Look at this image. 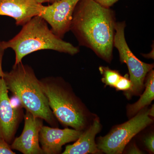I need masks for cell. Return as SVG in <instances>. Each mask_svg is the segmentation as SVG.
Masks as SVG:
<instances>
[{
	"label": "cell",
	"instance_id": "1",
	"mask_svg": "<svg viewBox=\"0 0 154 154\" xmlns=\"http://www.w3.org/2000/svg\"><path fill=\"white\" fill-rule=\"evenodd\" d=\"M115 12L95 0H79L73 14L70 30L79 44L92 50L107 62L113 59Z\"/></svg>",
	"mask_w": 154,
	"mask_h": 154
},
{
	"label": "cell",
	"instance_id": "2",
	"mask_svg": "<svg viewBox=\"0 0 154 154\" xmlns=\"http://www.w3.org/2000/svg\"><path fill=\"white\" fill-rule=\"evenodd\" d=\"M2 78L7 89L19 100L21 107L52 127L58 126L57 119L31 67L22 62L14 65L11 71L4 72Z\"/></svg>",
	"mask_w": 154,
	"mask_h": 154
},
{
	"label": "cell",
	"instance_id": "3",
	"mask_svg": "<svg viewBox=\"0 0 154 154\" xmlns=\"http://www.w3.org/2000/svg\"><path fill=\"white\" fill-rule=\"evenodd\" d=\"M48 24L42 17L36 16L22 26L14 38L2 41L5 49L11 48L15 52L14 65L22 62V59L28 54L42 50H51L71 55L79 52V48L55 35Z\"/></svg>",
	"mask_w": 154,
	"mask_h": 154
},
{
	"label": "cell",
	"instance_id": "4",
	"mask_svg": "<svg viewBox=\"0 0 154 154\" xmlns=\"http://www.w3.org/2000/svg\"><path fill=\"white\" fill-rule=\"evenodd\" d=\"M39 82L57 120L63 126L83 131L87 127L88 113L70 85L59 77H45Z\"/></svg>",
	"mask_w": 154,
	"mask_h": 154
},
{
	"label": "cell",
	"instance_id": "5",
	"mask_svg": "<svg viewBox=\"0 0 154 154\" xmlns=\"http://www.w3.org/2000/svg\"><path fill=\"white\" fill-rule=\"evenodd\" d=\"M125 27L126 24L124 21L116 23L113 47L118 51L122 63L126 64L128 68L129 79L132 86L129 91L125 92V95L129 99L132 96L140 94L143 90L146 75L153 68L154 64L142 62L134 54L125 39Z\"/></svg>",
	"mask_w": 154,
	"mask_h": 154
},
{
	"label": "cell",
	"instance_id": "6",
	"mask_svg": "<svg viewBox=\"0 0 154 154\" xmlns=\"http://www.w3.org/2000/svg\"><path fill=\"white\" fill-rule=\"evenodd\" d=\"M149 109L143 108L129 121L113 128L108 134L99 137L98 149L107 154H120L134 136L151 124Z\"/></svg>",
	"mask_w": 154,
	"mask_h": 154
},
{
	"label": "cell",
	"instance_id": "7",
	"mask_svg": "<svg viewBox=\"0 0 154 154\" xmlns=\"http://www.w3.org/2000/svg\"><path fill=\"white\" fill-rule=\"evenodd\" d=\"M22 108L12 104L5 81L0 78V138L9 144L14 141L19 124L24 118Z\"/></svg>",
	"mask_w": 154,
	"mask_h": 154
},
{
	"label": "cell",
	"instance_id": "8",
	"mask_svg": "<svg viewBox=\"0 0 154 154\" xmlns=\"http://www.w3.org/2000/svg\"><path fill=\"white\" fill-rule=\"evenodd\" d=\"M79 0H60L44 6L40 17L49 24L55 35L63 38L70 30L74 11Z\"/></svg>",
	"mask_w": 154,
	"mask_h": 154
},
{
	"label": "cell",
	"instance_id": "9",
	"mask_svg": "<svg viewBox=\"0 0 154 154\" xmlns=\"http://www.w3.org/2000/svg\"><path fill=\"white\" fill-rule=\"evenodd\" d=\"M24 118L22 134L14 139L10 145L11 148L24 154H44L39 144V131L43 125V119L27 111Z\"/></svg>",
	"mask_w": 154,
	"mask_h": 154
},
{
	"label": "cell",
	"instance_id": "10",
	"mask_svg": "<svg viewBox=\"0 0 154 154\" xmlns=\"http://www.w3.org/2000/svg\"><path fill=\"white\" fill-rule=\"evenodd\" d=\"M82 132L75 129H60L43 125L39 131V143L44 154H60L63 146L76 141Z\"/></svg>",
	"mask_w": 154,
	"mask_h": 154
},
{
	"label": "cell",
	"instance_id": "11",
	"mask_svg": "<svg viewBox=\"0 0 154 154\" xmlns=\"http://www.w3.org/2000/svg\"><path fill=\"white\" fill-rule=\"evenodd\" d=\"M44 5L37 0H0V16L13 18L17 26H23L33 17L40 16Z\"/></svg>",
	"mask_w": 154,
	"mask_h": 154
},
{
	"label": "cell",
	"instance_id": "12",
	"mask_svg": "<svg viewBox=\"0 0 154 154\" xmlns=\"http://www.w3.org/2000/svg\"><path fill=\"white\" fill-rule=\"evenodd\" d=\"M101 125L98 118L94 119L92 125L83 131L76 141L66 147L63 154H98L101 152L95 142L96 134L101 130Z\"/></svg>",
	"mask_w": 154,
	"mask_h": 154
},
{
	"label": "cell",
	"instance_id": "13",
	"mask_svg": "<svg viewBox=\"0 0 154 154\" xmlns=\"http://www.w3.org/2000/svg\"><path fill=\"white\" fill-rule=\"evenodd\" d=\"M146 89L138 101L127 107V115L129 117L136 115L147 105H150L154 99V71L152 69L147 74L145 79Z\"/></svg>",
	"mask_w": 154,
	"mask_h": 154
},
{
	"label": "cell",
	"instance_id": "14",
	"mask_svg": "<svg viewBox=\"0 0 154 154\" xmlns=\"http://www.w3.org/2000/svg\"><path fill=\"white\" fill-rule=\"evenodd\" d=\"M99 70L102 76V82L106 85L114 88L122 76L118 71L111 69L108 67L101 66Z\"/></svg>",
	"mask_w": 154,
	"mask_h": 154
},
{
	"label": "cell",
	"instance_id": "15",
	"mask_svg": "<svg viewBox=\"0 0 154 154\" xmlns=\"http://www.w3.org/2000/svg\"><path fill=\"white\" fill-rule=\"evenodd\" d=\"M132 83L127 74L124 76H122L118 82L116 83L115 88L117 91H124L125 92L129 91L132 87Z\"/></svg>",
	"mask_w": 154,
	"mask_h": 154
},
{
	"label": "cell",
	"instance_id": "16",
	"mask_svg": "<svg viewBox=\"0 0 154 154\" xmlns=\"http://www.w3.org/2000/svg\"><path fill=\"white\" fill-rule=\"evenodd\" d=\"M11 146L5 140L0 138V154H15Z\"/></svg>",
	"mask_w": 154,
	"mask_h": 154
},
{
	"label": "cell",
	"instance_id": "17",
	"mask_svg": "<svg viewBox=\"0 0 154 154\" xmlns=\"http://www.w3.org/2000/svg\"><path fill=\"white\" fill-rule=\"evenodd\" d=\"M144 143L146 148L151 152L154 153V136L151 134L145 139Z\"/></svg>",
	"mask_w": 154,
	"mask_h": 154
},
{
	"label": "cell",
	"instance_id": "18",
	"mask_svg": "<svg viewBox=\"0 0 154 154\" xmlns=\"http://www.w3.org/2000/svg\"><path fill=\"white\" fill-rule=\"evenodd\" d=\"M95 1L104 7L110 8L119 0H95Z\"/></svg>",
	"mask_w": 154,
	"mask_h": 154
},
{
	"label": "cell",
	"instance_id": "19",
	"mask_svg": "<svg viewBox=\"0 0 154 154\" xmlns=\"http://www.w3.org/2000/svg\"><path fill=\"white\" fill-rule=\"evenodd\" d=\"M5 49L3 47L2 41H0V78H2L4 74L2 67V63L3 57L5 54Z\"/></svg>",
	"mask_w": 154,
	"mask_h": 154
},
{
	"label": "cell",
	"instance_id": "20",
	"mask_svg": "<svg viewBox=\"0 0 154 154\" xmlns=\"http://www.w3.org/2000/svg\"><path fill=\"white\" fill-rule=\"evenodd\" d=\"M127 153L140 154H143V153L140 149L138 148L135 145H133L131 146L128 149Z\"/></svg>",
	"mask_w": 154,
	"mask_h": 154
},
{
	"label": "cell",
	"instance_id": "21",
	"mask_svg": "<svg viewBox=\"0 0 154 154\" xmlns=\"http://www.w3.org/2000/svg\"><path fill=\"white\" fill-rule=\"evenodd\" d=\"M37 2L40 4H42L43 3H47L49 4H51L52 3L55 2L60 0H37Z\"/></svg>",
	"mask_w": 154,
	"mask_h": 154
},
{
	"label": "cell",
	"instance_id": "22",
	"mask_svg": "<svg viewBox=\"0 0 154 154\" xmlns=\"http://www.w3.org/2000/svg\"><path fill=\"white\" fill-rule=\"evenodd\" d=\"M148 115L150 117H154V105L152 106L150 109H149Z\"/></svg>",
	"mask_w": 154,
	"mask_h": 154
}]
</instances>
